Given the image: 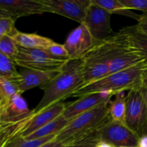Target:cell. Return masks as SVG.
<instances>
[{
  "instance_id": "2",
  "label": "cell",
  "mask_w": 147,
  "mask_h": 147,
  "mask_svg": "<svg viewBox=\"0 0 147 147\" xmlns=\"http://www.w3.org/2000/svg\"><path fill=\"white\" fill-rule=\"evenodd\" d=\"M147 68V63L131 68L111 73L101 79L87 83L74 92L71 97L80 98L100 92L116 93L142 88V77Z\"/></svg>"
},
{
  "instance_id": "37",
  "label": "cell",
  "mask_w": 147,
  "mask_h": 147,
  "mask_svg": "<svg viewBox=\"0 0 147 147\" xmlns=\"http://www.w3.org/2000/svg\"><path fill=\"white\" fill-rule=\"evenodd\" d=\"M0 16H1V17H12L11 15H10L9 14V13H7V11H5L4 10L1 9H0ZM13 18H14V17H13Z\"/></svg>"
},
{
  "instance_id": "16",
  "label": "cell",
  "mask_w": 147,
  "mask_h": 147,
  "mask_svg": "<svg viewBox=\"0 0 147 147\" xmlns=\"http://www.w3.org/2000/svg\"><path fill=\"white\" fill-rule=\"evenodd\" d=\"M65 107V103L61 102L47 108L37 114H34L26 123L20 135L23 137H27L34 133L40 128L61 116Z\"/></svg>"
},
{
  "instance_id": "6",
  "label": "cell",
  "mask_w": 147,
  "mask_h": 147,
  "mask_svg": "<svg viewBox=\"0 0 147 147\" xmlns=\"http://www.w3.org/2000/svg\"><path fill=\"white\" fill-rule=\"evenodd\" d=\"M67 61L54 57L47 50L21 47H19L18 53L14 59L15 65L22 68L45 71L61 70Z\"/></svg>"
},
{
  "instance_id": "28",
  "label": "cell",
  "mask_w": 147,
  "mask_h": 147,
  "mask_svg": "<svg viewBox=\"0 0 147 147\" xmlns=\"http://www.w3.org/2000/svg\"><path fill=\"white\" fill-rule=\"evenodd\" d=\"M47 51L50 55H52L54 57H57V58L61 59V60H70L68 53H67L64 45L59 44V43H57L55 42L54 43H53L47 48Z\"/></svg>"
},
{
  "instance_id": "23",
  "label": "cell",
  "mask_w": 147,
  "mask_h": 147,
  "mask_svg": "<svg viewBox=\"0 0 147 147\" xmlns=\"http://www.w3.org/2000/svg\"><path fill=\"white\" fill-rule=\"evenodd\" d=\"M29 120L11 124H0V147H4L11 138L19 134Z\"/></svg>"
},
{
  "instance_id": "11",
  "label": "cell",
  "mask_w": 147,
  "mask_h": 147,
  "mask_svg": "<svg viewBox=\"0 0 147 147\" xmlns=\"http://www.w3.org/2000/svg\"><path fill=\"white\" fill-rule=\"evenodd\" d=\"M97 42L83 24L73 30L67 36L64 45L70 60L80 59Z\"/></svg>"
},
{
  "instance_id": "27",
  "label": "cell",
  "mask_w": 147,
  "mask_h": 147,
  "mask_svg": "<svg viewBox=\"0 0 147 147\" xmlns=\"http://www.w3.org/2000/svg\"><path fill=\"white\" fill-rule=\"evenodd\" d=\"M16 19L11 17L0 16V39L6 34H9L15 28Z\"/></svg>"
},
{
  "instance_id": "7",
  "label": "cell",
  "mask_w": 147,
  "mask_h": 147,
  "mask_svg": "<svg viewBox=\"0 0 147 147\" xmlns=\"http://www.w3.org/2000/svg\"><path fill=\"white\" fill-rule=\"evenodd\" d=\"M126 102L125 124L139 137L147 130V108L141 89L129 90Z\"/></svg>"
},
{
  "instance_id": "34",
  "label": "cell",
  "mask_w": 147,
  "mask_h": 147,
  "mask_svg": "<svg viewBox=\"0 0 147 147\" xmlns=\"http://www.w3.org/2000/svg\"><path fill=\"white\" fill-rule=\"evenodd\" d=\"M142 88H147V68L144 72L142 77Z\"/></svg>"
},
{
  "instance_id": "36",
  "label": "cell",
  "mask_w": 147,
  "mask_h": 147,
  "mask_svg": "<svg viewBox=\"0 0 147 147\" xmlns=\"http://www.w3.org/2000/svg\"><path fill=\"white\" fill-rule=\"evenodd\" d=\"M141 90H142V95L144 96V98L145 103H146V106L147 108V88H141Z\"/></svg>"
},
{
  "instance_id": "39",
  "label": "cell",
  "mask_w": 147,
  "mask_h": 147,
  "mask_svg": "<svg viewBox=\"0 0 147 147\" xmlns=\"http://www.w3.org/2000/svg\"><path fill=\"white\" fill-rule=\"evenodd\" d=\"M146 134H147V130H146Z\"/></svg>"
},
{
  "instance_id": "29",
  "label": "cell",
  "mask_w": 147,
  "mask_h": 147,
  "mask_svg": "<svg viewBox=\"0 0 147 147\" xmlns=\"http://www.w3.org/2000/svg\"><path fill=\"white\" fill-rule=\"evenodd\" d=\"M123 7L129 10H140L147 11V0H119Z\"/></svg>"
},
{
  "instance_id": "35",
  "label": "cell",
  "mask_w": 147,
  "mask_h": 147,
  "mask_svg": "<svg viewBox=\"0 0 147 147\" xmlns=\"http://www.w3.org/2000/svg\"><path fill=\"white\" fill-rule=\"evenodd\" d=\"M96 147H116L113 145L111 144L107 143L106 142H103V141H100L97 144Z\"/></svg>"
},
{
  "instance_id": "19",
  "label": "cell",
  "mask_w": 147,
  "mask_h": 147,
  "mask_svg": "<svg viewBox=\"0 0 147 147\" xmlns=\"http://www.w3.org/2000/svg\"><path fill=\"white\" fill-rule=\"evenodd\" d=\"M92 2L106 9L111 14H118L130 18L134 19L137 22L140 20L141 15L126 9L119 0H92Z\"/></svg>"
},
{
  "instance_id": "13",
  "label": "cell",
  "mask_w": 147,
  "mask_h": 147,
  "mask_svg": "<svg viewBox=\"0 0 147 147\" xmlns=\"http://www.w3.org/2000/svg\"><path fill=\"white\" fill-rule=\"evenodd\" d=\"M34 115L22 94H16L0 110V124L17 123L30 119Z\"/></svg>"
},
{
  "instance_id": "30",
  "label": "cell",
  "mask_w": 147,
  "mask_h": 147,
  "mask_svg": "<svg viewBox=\"0 0 147 147\" xmlns=\"http://www.w3.org/2000/svg\"><path fill=\"white\" fill-rule=\"evenodd\" d=\"M99 142H100V139L98 136V132H96V134L91 135L83 140L76 142V143L70 144H67L63 147H96Z\"/></svg>"
},
{
  "instance_id": "14",
  "label": "cell",
  "mask_w": 147,
  "mask_h": 147,
  "mask_svg": "<svg viewBox=\"0 0 147 147\" xmlns=\"http://www.w3.org/2000/svg\"><path fill=\"white\" fill-rule=\"evenodd\" d=\"M60 71V70L45 71L23 68L21 71L19 72L20 77L15 83L20 93L22 94L27 90L34 88L40 87L41 88L53 80Z\"/></svg>"
},
{
  "instance_id": "21",
  "label": "cell",
  "mask_w": 147,
  "mask_h": 147,
  "mask_svg": "<svg viewBox=\"0 0 147 147\" xmlns=\"http://www.w3.org/2000/svg\"><path fill=\"white\" fill-rule=\"evenodd\" d=\"M57 135H52L40 139L27 140L20 134L11 138L4 147H39L55 139Z\"/></svg>"
},
{
  "instance_id": "33",
  "label": "cell",
  "mask_w": 147,
  "mask_h": 147,
  "mask_svg": "<svg viewBox=\"0 0 147 147\" xmlns=\"http://www.w3.org/2000/svg\"><path fill=\"white\" fill-rule=\"evenodd\" d=\"M137 147H147V134L139 136Z\"/></svg>"
},
{
  "instance_id": "15",
  "label": "cell",
  "mask_w": 147,
  "mask_h": 147,
  "mask_svg": "<svg viewBox=\"0 0 147 147\" xmlns=\"http://www.w3.org/2000/svg\"><path fill=\"white\" fill-rule=\"evenodd\" d=\"M0 9L16 20L46 12L41 0H0Z\"/></svg>"
},
{
  "instance_id": "32",
  "label": "cell",
  "mask_w": 147,
  "mask_h": 147,
  "mask_svg": "<svg viewBox=\"0 0 147 147\" xmlns=\"http://www.w3.org/2000/svg\"><path fill=\"white\" fill-rule=\"evenodd\" d=\"M65 146H66V145L63 144V142H59V141L54 139L53 140L50 141V142H47V143L45 144L42 145V146L39 147H63Z\"/></svg>"
},
{
  "instance_id": "4",
  "label": "cell",
  "mask_w": 147,
  "mask_h": 147,
  "mask_svg": "<svg viewBox=\"0 0 147 147\" xmlns=\"http://www.w3.org/2000/svg\"><path fill=\"white\" fill-rule=\"evenodd\" d=\"M110 74L146 63V56L129 40L124 28L103 41Z\"/></svg>"
},
{
  "instance_id": "24",
  "label": "cell",
  "mask_w": 147,
  "mask_h": 147,
  "mask_svg": "<svg viewBox=\"0 0 147 147\" xmlns=\"http://www.w3.org/2000/svg\"><path fill=\"white\" fill-rule=\"evenodd\" d=\"M0 77L16 81L20 77L14 60L0 52Z\"/></svg>"
},
{
  "instance_id": "9",
  "label": "cell",
  "mask_w": 147,
  "mask_h": 147,
  "mask_svg": "<svg viewBox=\"0 0 147 147\" xmlns=\"http://www.w3.org/2000/svg\"><path fill=\"white\" fill-rule=\"evenodd\" d=\"M46 12L63 16L83 24L91 0H41Z\"/></svg>"
},
{
  "instance_id": "26",
  "label": "cell",
  "mask_w": 147,
  "mask_h": 147,
  "mask_svg": "<svg viewBox=\"0 0 147 147\" xmlns=\"http://www.w3.org/2000/svg\"><path fill=\"white\" fill-rule=\"evenodd\" d=\"M0 52L13 60L17 56L19 46L9 34L4 35L0 39Z\"/></svg>"
},
{
  "instance_id": "20",
  "label": "cell",
  "mask_w": 147,
  "mask_h": 147,
  "mask_svg": "<svg viewBox=\"0 0 147 147\" xmlns=\"http://www.w3.org/2000/svg\"><path fill=\"white\" fill-rule=\"evenodd\" d=\"M113 101L110 102L109 104V116L113 121L125 124V116H126V96L124 92L116 93Z\"/></svg>"
},
{
  "instance_id": "1",
  "label": "cell",
  "mask_w": 147,
  "mask_h": 147,
  "mask_svg": "<svg viewBox=\"0 0 147 147\" xmlns=\"http://www.w3.org/2000/svg\"><path fill=\"white\" fill-rule=\"evenodd\" d=\"M83 85L81 60H70L53 80L41 88L44 94L32 110L33 113L37 114L53 105L61 103L71 97Z\"/></svg>"
},
{
  "instance_id": "8",
  "label": "cell",
  "mask_w": 147,
  "mask_h": 147,
  "mask_svg": "<svg viewBox=\"0 0 147 147\" xmlns=\"http://www.w3.org/2000/svg\"><path fill=\"white\" fill-rule=\"evenodd\" d=\"M111 17L110 12L93 4L91 0L83 24L97 42L104 41L113 34L111 26Z\"/></svg>"
},
{
  "instance_id": "3",
  "label": "cell",
  "mask_w": 147,
  "mask_h": 147,
  "mask_svg": "<svg viewBox=\"0 0 147 147\" xmlns=\"http://www.w3.org/2000/svg\"><path fill=\"white\" fill-rule=\"evenodd\" d=\"M110 102L102 103L70 120L56 136V140L65 145L70 144L83 140L98 131L111 120L109 111Z\"/></svg>"
},
{
  "instance_id": "18",
  "label": "cell",
  "mask_w": 147,
  "mask_h": 147,
  "mask_svg": "<svg viewBox=\"0 0 147 147\" xmlns=\"http://www.w3.org/2000/svg\"><path fill=\"white\" fill-rule=\"evenodd\" d=\"M68 122L69 121H67L62 114L54 121L50 122L45 126L36 131L34 133L24 138L27 140H34V139H42L52 135H57L67 126Z\"/></svg>"
},
{
  "instance_id": "10",
  "label": "cell",
  "mask_w": 147,
  "mask_h": 147,
  "mask_svg": "<svg viewBox=\"0 0 147 147\" xmlns=\"http://www.w3.org/2000/svg\"><path fill=\"white\" fill-rule=\"evenodd\" d=\"M100 141L106 142L116 147L137 146L139 136L126 124L111 119L98 131Z\"/></svg>"
},
{
  "instance_id": "38",
  "label": "cell",
  "mask_w": 147,
  "mask_h": 147,
  "mask_svg": "<svg viewBox=\"0 0 147 147\" xmlns=\"http://www.w3.org/2000/svg\"><path fill=\"white\" fill-rule=\"evenodd\" d=\"M126 147H137V146H126Z\"/></svg>"
},
{
  "instance_id": "25",
  "label": "cell",
  "mask_w": 147,
  "mask_h": 147,
  "mask_svg": "<svg viewBox=\"0 0 147 147\" xmlns=\"http://www.w3.org/2000/svg\"><path fill=\"white\" fill-rule=\"evenodd\" d=\"M124 30L134 45L142 50L146 55L147 58V34L137 32L134 26L125 27Z\"/></svg>"
},
{
  "instance_id": "31",
  "label": "cell",
  "mask_w": 147,
  "mask_h": 147,
  "mask_svg": "<svg viewBox=\"0 0 147 147\" xmlns=\"http://www.w3.org/2000/svg\"><path fill=\"white\" fill-rule=\"evenodd\" d=\"M137 22L136 25L134 26L136 31L142 34H147V11L141 14L140 20Z\"/></svg>"
},
{
  "instance_id": "22",
  "label": "cell",
  "mask_w": 147,
  "mask_h": 147,
  "mask_svg": "<svg viewBox=\"0 0 147 147\" xmlns=\"http://www.w3.org/2000/svg\"><path fill=\"white\" fill-rule=\"evenodd\" d=\"M18 93H20L15 81L0 77V110Z\"/></svg>"
},
{
  "instance_id": "12",
  "label": "cell",
  "mask_w": 147,
  "mask_h": 147,
  "mask_svg": "<svg viewBox=\"0 0 147 147\" xmlns=\"http://www.w3.org/2000/svg\"><path fill=\"white\" fill-rule=\"evenodd\" d=\"M111 92H100L80 97L77 100L66 105L63 116L70 121L79 115L97 107L106 102H110L114 96Z\"/></svg>"
},
{
  "instance_id": "17",
  "label": "cell",
  "mask_w": 147,
  "mask_h": 147,
  "mask_svg": "<svg viewBox=\"0 0 147 147\" xmlns=\"http://www.w3.org/2000/svg\"><path fill=\"white\" fill-rule=\"evenodd\" d=\"M9 35L15 40L19 47L27 49H38L47 50L55 42L54 40L48 37H43L35 33H26L18 31L15 28Z\"/></svg>"
},
{
  "instance_id": "5",
  "label": "cell",
  "mask_w": 147,
  "mask_h": 147,
  "mask_svg": "<svg viewBox=\"0 0 147 147\" xmlns=\"http://www.w3.org/2000/svg\"><path fill=\"white\" fill-rule=\"evenodd\" d=\"M80 59L82 62L84 85L110 74L109 58L106 55L103 41L96 42Z\"/></svg>"
}]
</instances>
